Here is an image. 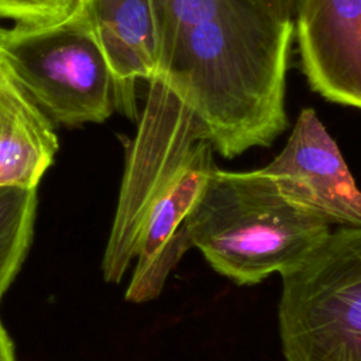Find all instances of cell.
I'll use <instances>...</instances> for the list:
<instances>
[{
	"mask_svg": "<svg viewBox=\"0 0 361 361\" xmlns=\"http://www.w3.org/2000/svg\"><path fill=\"white\" fill-rule=\"evenodd\" d=\"M114 83V107L138 120L135 87L157 72V30L149 0H79Z\"/></svg>",
	"mask_w": 361,
	"mask_h": 361,
	"instance_id": "8",
	"label": "cell"
},
{
	"mask_svg": "<svg viewBox=\"0 0 361 361\" xmlns=\"http://www.w3.org/2000/svg\"><path fill=\"white\" fill-rule=\"evenodd\" d=\"M0 59L54 124L103 123L116 109L110 68L79 0L51 25H0Z\"/></svg>",
	"mask_w": 361,
	"mask_h": 361,
	"instance_id": "5",
	"label": "cell"
},
{
	"mask_svg": "<svg viewBox=\"0 0 361 361\" xmlns=\"http://www.w3.org/2000/svg\"><path fill=\"white\" fill-rule=\"evenodd\" d=\"M0 361H16L14 344L0 322Z\"/></svg>",
	"mask_w": 361,
	"mask_h": 361,
	"instance_id": "13",
	"label": "cell"
},
{
	"mask_svg": "<svg viewBox=\"0 0 361 361\" xmlns=\"http://www.w3.org/2000/svg\"><path fill=\"white\" fill-rule=\"evenodd\" d=\"M56 151L54 121L0 59V189H37Z\"/></svg>",
	"mask_w": 361,
	"mask_h": 361,
	"instance_id": "9",
	"label": "cell"
},
{
	"mask_svg": "<svg viewBox=\"0 0 361 361\" xmlns=\"http://www.w3.org/2000/svg\"><path fill=\"white\" fill-rule=\"evenodd\" d=\"M293 24L309 86L361 110V0H299Z\"/></svg>",
	"mask_w": 361,
	"mask_h": 361,
	"instance_id": "7",
	"label": "cell"
},
{
	"mask_svg": "<svg viewBox=\"0 0 361 361\" xmlns=\"http://www.w3.org/2000/svg\"><path fill=\"white\" fill-rule=\"evenodd\" d=\"M157 72L176 86L214 152L233 159L286 130L293 21L255 0H149Z\"/></svg>",
	"mask_w": 361,
	"mask_h": 361,
	"instance_id": "1",
	"label": "cell"
},
{
	"mask_svg": "<svg viewBox=\"0 0 361 361\" xmlns=\"http://www.w3.org/2000/svg\"><path fill=\"white\" fill-rule=\"evenodd\" d=\"M255 1L279 18L295 21L299 0H255Z\"/></svg>",
	"mask_w": 361,
	"mask_h": 361,
	"instance_id": "12",
	"label": "cell"
},
{
	"mask_svg": "<svg viewBox=\"0 0 361 361\" xmlns=\"http://www.w3.org/2000/svg\"><path fill=\"white\" fill-rule=\"evenodd\" d=\"M37 210V189H0V300L27 255Z\"/></svg>",
	"mask_w": 361,
	"mask_h": 361,
	"instance_id": "10",
	"label": "cell"
},
{
	"mask_svg": "<svg viewBox=\"0 0 361 361\" xmlns=\"http://www.w3.org/2000/svg\"><path fill=\"white\" fill-rule=\"evenodd\" d=\"M137 123L102 271L118 283L135 261L126 300L144 303L162 293L183 257L180 230L217 166L193 109L165 76L148 80Z\"/></svg>",
	"mask_w": 361,
	"mask_h": 361,
	"instance_id": "2",
	"label": "cell"
},
{
	"mask_svg": "<svg viewBox=\"0 0 361 361\" xmlns=\"http://www.w3.org/2000/svg\"><path fill=\"white\" fill-rule=\"evenodd\" d=\"M262 169L292 204L329 226L361 227V190L313 109L299 113L288 142Z\"/></svg>",
	"mask_w": 361,
	"mask_h": 361,
	"instance_id": "6",
	"label": "cell"
},
{
	"mask_svg": "<svg viewBox=\"0 0 361 361\" xmlns=\"http://www.w3.org/2000/svg\"><path fill=\"white\" fill-rule=\"evenodd\" d=\"M76 0H0V20L14 27L37 28L62 21Z\"/></svg>",
	"mask_w": 361,
	"mask_h": 361,
	"instance_id": "11",
	"label": "cell"
},
{
	"mask_svg": "<svg viewBox=\"0 0 361 361\" xmlns=\"http://www.w3.org/2000/svg\"><path fill=\"white\" fill-rule=\"evenodd\" d=\"M285 361H361V227H338L282 275Z\"/></svg>",
	"mask_w": 361,
	"mask_h": 361,
	"instance_id": "4",
	"label": "cell"
},
{
	"mask_svg": "<svg viewBox=\"0 0 361 361\" xmlns=\"http://www.w3.org/2000/svg\"><path fill=\"white\" fill-rule=\"evenodd\" d=\"M331 226L288 202L262 169L216 168L180 230L183 254L197 248L206 262L238 286L296 268Z\"/></svg>",
	"mask_w": 361,
	"mask_h": 361,
	"instance_id": "3",
	"label": "cell"
}]
</instances>
